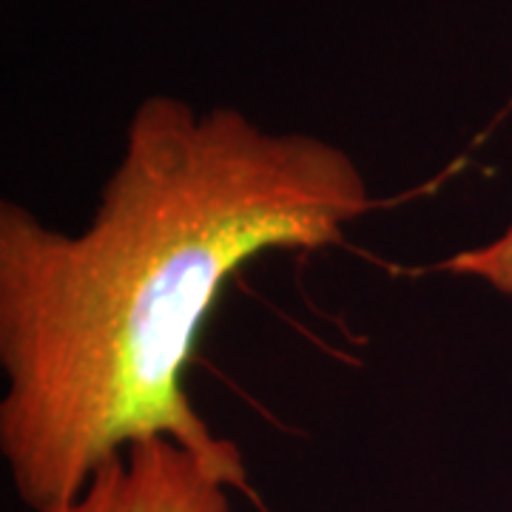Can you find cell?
Listing matches in <instances>:
<instances>
[{
	"label": "cell",
	"instance_id": "6da1fadb",
	"mask_svg": "<svg viewBox=\"0 0 512 512\" xmlns=\"http://www.w3.org/2000/svg\"><path fill=\"white\" fill-rule=\"evenodd\" d=\"M370 208L345 148L171 94L128 120L83 231L3 202L0 453L20 501L60 507L117 453L160 436L245 464L185 393L202 325L242 265L339 245Z\"/></svg>",
	"mask_w": 512,
	"mask_h": 512
},
{
	"label": "cell",
	"instance_id": "7a4b0ae2",
	"mask_svg": "<svg viewBox=\"0 0 512 512\" xmlns=\"http://www.w3.org/2000/svg\"><path fill=\"white\" fill-rule=\"evenodd\" d=\"M234 490L254 498L245 464H220L160 436L126 447L46 512H231Z\"/></svg>",
	"mask_w": 512,
	"mask_h": 512
},
{
	"label": "cell",
	"instance_id": "3957f363",
	"mask_svg": "<svg viewBox=\"0 0 512 512\" xmlns=\"http://www.w3.org/2000/svg\"><path fill=\"white\" fill-rule=\"evenodd\" d=\"M441 271L456 276H473V279L493 285L495 291L512 293V225L490 245L467 248V251L453 254L447 262H441Z\"/></svg>",
	"mask_w": 512,
	"mask_h": 512
}]
</instances>
